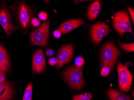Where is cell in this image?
I'll return each instance as SVG.
<instances>
[{"label": "cell", "mask_w": 134, "mask_h": 100, "mask_svg": "<svg viewBox=\"0 0 134 100\" xmlns=\"http://www.w3.org/2000/svg\"><path fill=\"white\" fill-rule=\"evenodd\" d=\"M62 76L69 86L80 90L84 86L83 69L75 65L69 67L63 72Z\"/></svg>", "instance_id": "obj_1"}, {"label": "cell", "mask_w": 134, "mask_h": 100, "mask_svg": "<svg viewBox=\"0 0 134 100\" xmlns=\"http://www.w3.org/2000/svg\"><path fill=\"white\" fill-rule=\"evenodd\" d=\"M16 8L18 23L21 30L25 32L28 29L31 20L34 16V11L32 7L24 1L18 4Z\"/></svg>", "instance_id": "obj_2"}, {"label": "cell", "mask_w": 134, "mask_h": 100, "mask_svg": "<svg viewBox=\"0 0 134 100\" xmlns=\"http://www.w3.org/2000/svg\"><path fill=\"white\" fill-rule=\"evenodd\" d=\"M120 52L113 42H108L102 48L100 52L101 62L103 66L113 69Z\"/></svg>", "instance_id": "obj_3"}, {"label": "cell", "mask_w": 134, "mask_h": 100, "mask_svg": "<svg viewBox=\"0 0 134 100\" xmlns=\"http://www.w3.org/2000/svg\"><path fill=\"white\" fill-rule=\"evenodd\" d=\"M49 21H46L31 33L30 41L32 45L43 47L47 45L49 39Z\"/></svg>", "instance_id": "obj_4"}, {"label": "cell", "mask_w": 134, "mask_h": 100, "mask_svg": "<svg viewBox=\"0 0 134 100\" xmlns=\"http://www.w3.org/2000/svg\"><path fill=\"white\" fill-rule=\"evenodd\" d=\"M113 25L120 37H122L126 32L133 34L129 16L125 10H121L115 13Z\"/></svg>", "instance_id": "obj_5"}, {"label": "cell", "mask_w": 134, "mask_h": 100, "mask_svg": "<svg viewBox=\"0 0 134 100\" xmlns=\"http://www.w3.org/2000/svg\"><path fill=\"white\" fill-rule=\"evenodd\" d=\"M0 24L8 38L16 30L13 24L11 13L4 1L0 6Z\"/></svg>", "instance_id": "obj_6"}, {"label": "cell", "mask_w": 134, "mask_h": 100, "mask_svg": "<svg viewBox=\"0 0 134 100\" xmlns=\"http://www.w3.org/2000/svg\"><path fill=\"white\" fill-rule=\"evenodd\" d=\"M119 87L121 91L128 92L132 84L133 76L126 66L119 62L117 65Z\"/></svg>", "instance_id": "obj_7"}, {"label": "cell", "mask_w": 134, "mask_h": 100, "mask_svg": "<svg viewBox=\"0 0 134 100\" xmlns=\"http://www.w3.org/2000/svg\"><path fill=\"white\" fill-rule=\"evenodd\" d=\"M110 32V29L107 23L104 22H98L91 27V39L95 43L98 44Z\"/></svg>", "instance_id": "obj_8"}, {"label": "cell", "mask_w": 134, "mask_h": 100, "mask_svg": "<svg viewBox=\"0 0 134 100\" xmlns=\"http://www.w3.org/2000/svg\"><path fill=\"white\" fill-rule=\"evenodd\" d=\"M74 50L72 45H66L62 47L57 54V69L62 67L64 65L70 61L73 57Z\"/></svg>", "instance_id": "obj_9"}, {"label": "cell", "mask_w": 134, "mask_h": 100, "mask_svg": "<svg viewBox=\"0 0 134 100\" xmlns=\"http://www.w3.org/2000/svg\"><path fill=\"white\" fill-rule=\"evenodd\" d=\"M46 66V58L43 51L38 50L34 54L32 58V70L35 73H40L44 70Z\"/></svg>", "instance_id": "obj_10"}, {"label": "cell", "mask_w": 134, "mask_h": 100, "mask_svg": "<svg viewBox=\"0 0 134 100\" xmlns=\"http://www.w3.org/2000/svg\"><path fill=\"white\" fill-rule=\"evenodd\" d=\"M10 69L9 56L4 47L0 43V72L7 73Z\"/></svg>", "instance_id": "obj_11"}, {"label": "cell", "mask_w": 134, "mask_h": 100, "mask_svg": "<svg viewBox=\"0 0 134 100\" xmlns=\"http://www.w3.org/2000/svg\"><path fill=\"white\" fill-rule=\"evenodd\" d=\"M13 95V88L9 81L0 82V100H11Z\"/></svg>", "instance_id": "obj_12"}, {"label": "cell", "mask_w": 134, "mask_h": 100, "mask_svg": "<svg viewBox=\"0 0 134 100\" xmlns=\"http://www.w3.org/2000/svg\"><path fill=\"white\" fill-rule=\"evenodd\" d=\"M84 23V21L82 19H71L66 21L60 25L59 30L63 33H68Z\"/></svg>", "instance_id": "obj_13"}, {"label": "cell", "mask_w": 134, "mask_h": 100, "mask_svg": "<svg viewBox=\"0 0 134 100\" xmlns=\"http://www.w3.org/2000/svg\"><path fill=\"white\" fill-rule=\"evenodd\" d=\"M101 9L100 3L98 1L93 2L90 6L87 12L88 18L91 21H93L100 14Z\"/></svg>", "instance_id": "obj_14"}, {"label": "cell", "mask_w": 134, "mask_h": 100, "mask_svg": "<svg viewBox=\"0 0 134 100\" xmlns=\"http://www.w3.org/2000/svg\"><path fill=\"white\" fill-rule=\"evenodd\" d=\"M107 95L110 100H131L129 96L116 89L109 90L108 91Z\"/></svg>", "instance_id": "obj_15"}, {"label": "cell", "mask_w": 134, "mask_h": 100, "mask_svg": "<svg viewBox=\"0 0 134 100\" xmlns=\"http://www.w3.org/2000/svg\"><path fill=\"white\" fill-rule=\"evenodd\" d=\"M32 92L33 86L31 83H30L25 89L23 100H32Z\"/></svg>", "instance_id": "obj_16"}, {"label": "cell", "mask_w": 134, "mask_h": 100, "mask_svg": "<svg viewBox=\"0 0 134 100\" xmlns=\"http://www.w3.org/2000/svg\"><path fill=\"white\" fill-rule=\"evenodd\" d=\"M92 98V95L91 93L86 92L79 95H74L73 100H90Z\"/></svg>", "instance_id": "obj_17"}, {"label": "cell", "mask_w": 134, "mask_h": 100, "mask_svg": "<svg viewBox=\"0 0 134 100\" xmlns=\"http://www.w3.org/2000/svg\"><path fill=\"white\" fill-rule=\"evenodd\" d=\"M119 45L120 47L126 51L128 52L134 51V44L133 43L130 44H125L120 43Z\"/></svg>", "instance_id": "obj_18"}, {"label": "cell", "mask_w": 134, "mask_h": 100, "mask_svg": "<svg viewBox=\"0 0 134 100\" xmlns=\"http://www.w3.org/2000/svg\"><path fill=\"white\" fill-rule=\"evenodd\" d=\"M85 63L84 58L81 57H77L75 60V65L79 67H82Z\"/></svg>", "instance_id": "obj_19"}, {"label": "cell", "mask_w": 134, "mask_h": 100, "mask_svg": "<svg viewBox=\"0 0 134 100\" xmlns=\"http://www.w3.org/2000/svg\"><path fill=\"white\" fill-rule=\"evenodd\" d=\"M111 69L109 67L104 66L102 68L100 71V74L102 77L107 76L110 74L111 72Z\"/></svg>", "instance_id": "obj_20"}, {"label": "cell", "mask_w": 134, "mask_h": 100, "mask_svg": "<svg viewBox=\"0 0 134 100\" xmlns=\"http://www.w3.org/2000/svg\"><path fill=\"white\" fill-rule=\"evenodd\" d=\"M38 17L41 21H46L48 18V15L46 12L41 11L38 14Z\"/></svg>", "instance_id": "obj_21"}, {"label": "cell", "mask_w": 134, "mask_h": 100, "mask_svg": "<svg viewBox=\"0 0 134 100\" xmlns=\"http://www.w3.org/2000/svg\"><path fill=\"white\" fill-rule=\"evenodd\" d=\"M31 24L34 27H38L40 25V20L34 17L32 19L31 21Z\"/></svg>", "instance_id": "obj_22"}, {"label": "cell", "mask_w": 134, "mask_h": 100, "mask_svg": "<svg viewBox=\"0 0 134 100\" xmlns=\"http://www.w3.org/2000/svg\"><path fill=\"white\" fill-rule=\"evenodd\" d=\"M53 37L54 38L59 39L60 38L62 35V33L59 29L58 30H55L54 31L53 33Z\"/></svg>", "instance_id": "obj_23"}, {"label": "cell", "mask_w": 134, "mask_h": 100, "mask_svg": "<svg viewBox=\"0 0 134 100\" xmlns=\"http://www.w3.org/2000/svg\"><path fill=\"white\" fill-rule=\"evenodd\" d=\"M49 63L51 66H54L57 65L58 61L57 58L55 57H52L50 58L48 61Z\"/></svg>", "instance_id": "obj_24"}, {"label": "cell", "mask_w": 134, "mask_h": 100, "mask_svg": "<svg viewBox=\"0 0 134 100\" xmlns=\"http://www.w3.org/2000/svg\"><path fill=\"white\" fill-rule=\"evenodd\" d=\"M46 55L48 57H52L54 55V51L52 49H47L46 51Z\"/></svg>", "instance_id": "obj_25"}, {"label": "cell", "mask_w": 134, "mask_h": 100, "mask_svg": "<svg viewBox=\"0 0 134 100\" xmlns=\"http://www.w3.org/2000/svg\"><path fill=\"white\" fill-rule=\"evenodd\" d=\"M128 9L129 11V13L130 14L131 17L132 19V22L133 24L134 23V11L133 9L130 7H128Z\"/></svg>", "instance_id": "obj_26"}, {"label": "cell", "mask_w": 134, "mask_h": 100, "mask_svg": "<svg viewBox=\"0 0 134 100\" xmlns=\"http://www.w3.org/2000/svg\"><path fill=\"white\" fill-rule=\"evenodd\" d=\"M5 80V74L3 72H0V82L2 83Z\"/></svg>", "instance_id": "obj_27"}]
</instances>
